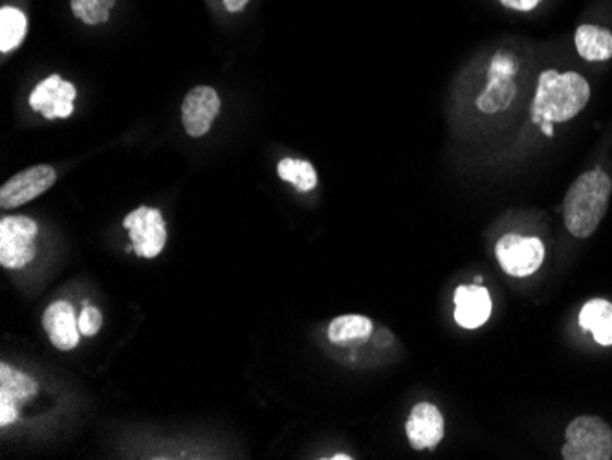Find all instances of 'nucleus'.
<instances>
[{
	"label": "nucleus",
	"instance_id": "nucleus-1",
	"mask_svg": "<svg viewBox=\"0 0 612 460\" xmlns=\"http://www.w3.org/2000/svg\"><path fill=\"white\" fill-rule=\"evenodd\" d=\"M590 86L584 75L576 72L560 74L556 70H544L539 75L538 91L532 103V121L563 123L573 120L589 103Z\"/></svg>",
	"mask_w": 612,
	"mask_h": 460
},
{
	"label": "nucleus",
	"instance_id": "nucleus-2",
	"mask_svg": "<svg viewBox=\"0 0 612 460\" xmlns=\"http://www.w3.org/2000/svg\"><path fill=\"white\" fill-rule=\"evenodd\" d=\"M612 182L601 169L589 170L568 189L563 216L568 232L578 239H589L607 213Z\"/></svg>",
	"mask_w": 612,
	"mask_h": 460
},
{
	"label": "nucleus",
	"instance_id": "nucleus-3",
	"mask_svg": "<svg viewBox=\"0 0 612 460\" xmlns=\"http://www.w3.org/2000/svg\"><path fill=\"white\" fill-rule=\"evenodd\" d=\"M565 460L612 459V429L600 416H578L565 432Z\"/></svg>",
	"mask_w": 612,
	"mask_h": 460
},
{
	"label": "nucleus",
	"instance_id": "nucleus-4",
	"mask_svg": "<svg viewBox=\"0 0 612 460\" xmlns=\"http://www.w3.org/2000/svg\"><path fill=\"white\" fill-rule=\"evenodd\" d=\"M39 227L28 216H4L0 221V264L17 270L34 261Z\"/></svg>",
	"mask_w": 612,
	"mask_h": 460
},
{
	"label": "nucleus",
	"instance_id": "nucleus-5",
	"mask_svg": "<svg viewBox=\"0 0 612 460\" xmlns=\"http://www.w3.org/2000/svg\"><path fill=\"white\" fill-rule=\"evenodd\" d=\"M516 74V57L508 51H497L487 69L486 91L482 92L476 99V107L481 113L497 114L510 107L517 92L516 83H514Z\"/></svg>",
	"mask_w": 612,
	"mask_h": 460
},
{
	"label": "nucleus",
	"instance_id": "nucleus-6",
	"mask_svg": "<svg viewBox=\"0 0 612 460\" xmlns=\"http://www.w3.org/2000/svg\"><path fill=\"white\" fill-rule=\"evenodd\" d=\"M495 256L501 268L511 278H528L538 272L544 259V246L538 237L505 235L497 243Z\"/></svg>",
	"mask_w": 612,
	"mask_h": 460
},
{
	"label": "nucleus",
	"instance_id": "nucleus-7",
	"mask_svg": "<svg viewBox=\"0 0 612 460\" xmlns=\"http://www.w3.org/2000/svg\"><path fill=\"white\" fill-rule=\"evenodd\" d=\"M123 226L129 229L134 251L143 259H154L164 250L167 229H165L164 216L158 210L142 205L126 216Z\"/></svg>",
	"mask_w": 612,
	"mask_h": 460
},
{
	"label": "nucleus",
	"instance_id": "nucleus-8",
	"mask_svg": "<svg viewBox=\"0 0 612 460\" xmlns=\"http://www.w3.org/2000/svg\"><path fill=\"white\" fill-rule=\"evenodd\" d=\"M56 169L50 165H35L10 178L0 189L2 210H12L46 193L56 184Z\"/></svg>",
	"mask_w": 612,
	"mask_h": 460
},
{
	"label": "nucleus",
	"instance_id": "nucleus-9",
	"mask_svg": "<svg viewBox=\"0 0 612 460\" xmlns=\"http://www.w3.org/2000/svg\"><path fill=\"white\" fill-rule=\"evenodd\" d=\"M221 113V97L211 86H197L189 92L181 105V123L189 137L208 134Z\"/></svg>",
	"mask_w": 612,
	"mask_h": 460
},
{
	"label": "nucleus",
	"instance_id": "nucleus-10",
	"mask_svg": "<svg viewBox=\"0 0 612 460\" xmlns=\"http://www.w3.org/2000/svg\"><path fill=\"white\" fill-rule=\"evenodd\" d=\"M75 86L61 80V75H50L40 81L30 96V105L35 113H40L46 120L69 118L74 113Z\"/></svg>",
	"mask_w": 612,
	"mask_h": 460
},
{
	"label": "nucleus",
	"instance_id": "nucleus-11",
	"mask_svg": "<svg viewBox=\"0 0 612 460\" xmlns=\"http://www.w3.org/2000/svg\"><path fill=\"white\" fill-rule=\"evenodd\" d=\"M405 435L413 449L437 448L444 438L443 413L429 402H420L409 415Z\"/></svg>",
	"mask_w": 612,
	"mask_h": 460
},
{
	"label": "nucleus",
	"instance_id": "nucleus-12",
	"mask_svg": "<svg viewBox=\"0 0 612 460\" xmlns=\"http://www.w3.org/2000/svg\"><path fill=\"white\" fill-rule=\"evenodd\" d=\"M455 321L462 329H479L492 316V297L481 284L459 286L455 291Z\"/></svg>",
	"mask_w": 612,
	"mask_h": 460
},
{
	"label": "nucleus",
	"instance_id": "nucleus-13",
	"mask_svg": "<svg viewBox=\"0 0 612 460\" xmlns=\"http://www.w3.org/2000/svg\"><path fill=\"white\" fill-rule=\"evenodd\" d=\"M43 325L54 347L59 351H72L78 347L81 335L80 319H75L74 308L70 303H51L43 316Z\"/></svg>",
	"mask_w": 612,
	"mask_h": 460
},
{
	"label": "nucleus",
	"instance_id": "nucleus-14",
	"mask_svg": "<svg viewBox=\"0 0 612 460\" xmlns=\"http://www.w3.org/2000/svg\"><path fill=\"white\" fill-rule=\"evenodd\" d=\"M581 329L595 335L596 343L603 347L612 345V303L605 299H590L579 312Z\"/></svg>",
	"mask_w": 612,
	"mask_h": 460
},
{
	"label": "nucleus",
	"instance_id": "nucleus-15",
	"mask_svg": "<svg viewBox=\"0 0 612 460\" xmlns=\"http://www.w3.org/2000/svg\"><path fill=\"white\" fill-rule=\"evenodd\" d=\"M39 392V384L32 376L19 373L10 365H0V402L15 405L24 404Z\"/></svg>",
	"mask_w": 612,
	"mask_h": 460
},
{
	"label": "nucleus",
	"instance_id": "nucleus-16",
	"mask_svg": "<svg viewBox=\"0 0 612 460\" xmlns=\"http://www.w3.org/2000/svg\"><path fill=\"white\" fill-rule=\"evenodd\" d=\"M576 48L585 61H609L612 57V34L600 26L584 24L576 30Z\"/></svg>",
	"mask_w": 612,
	"mask_h": 460
},
{
	"label": "nucleus",
	"instance_id": "nucleus-17",
	"mask_svg": "<svg viewBox=\"0 0 612 460\" xmlns=\"http://www.w3.org/2000/svg\"><path fill=\"white\" fill-rule=\"evenodd\" d=\"M373 334V321L365 316H340L329 325V340L338 345H349V343H360L369 340Z\"/></svg>",
	"mask_w": 612,
	"mask_h": 460
},
{
	"label": "nucleus",
	"instance_id": "nucleus-18",
	"mask_svg": "<svg viewBox=\"0 0 612 460\" xmlns=\"http://www.w3.org/2000/svg\"><path fill=\"white\" fill-rule=\"evenodd\" d=\"M28 32V19L17 8L7 7L0 10V51L17 50Z\"/></svg>",
	"mask_w": 612,
	"mask_h": 460
},
{
	"label": "nucleus",
	"instance_id": "nucleus-19",
	"mask_svg": "<svg viewBox=\"0 0 612 460\" xmlns=\"http://www.w3.org/2000/svg\"><path fill=\"white\" fill-rule=\"evenodd\" d=\"M279 177L284 182L294 184L301 193L313 191L318 186V173L306 160L284 158L278 165Z\"/></svg>",
	"mask_w": 612,
	"mask_h": 460
},
{
	"label": "nucleus",
	"instance_id": "nucleus-20",
	"mask_svg": "<svg viewBox=\"0 0 612 460\" xmlns=\"http://www.w3.org/2000/svg\"><path fill=\"white\" fill-rule=\"evenodd\" d=\"M116 0H70L75 17L85 24L107 23Z\"/></svg>",
	"mask_w": 612,
	"mask_h": 460
},
{
	"label": "nucleus",
	"instance_id": "nucleus-21",
	"mask_svg": "<svg viewBox=\"0 0 612 460\" xmlns=\"http://www.w3.org/2000/svg\"><path fill=\"white\" fill-rule=\"evenodd\" d=\"M102 312L94 307L83 308L80 316V330L83 335H96L102 329Z\"/></svg>",
	"mask_w": 612,
	"mask_h": 460
},
{
	"label": "nucleus",
	"instance_id": "nucleus-22",
	"mask_svg": "<svg viewBox=\"0 0 612 460\" xmlns=\"http://www.w3.org/2000/svg\"><path fill=\"white\" fill-rule=\"evenodd\" d=\"M501 2H503V7L517 10V12H532L541 0H501Z\"/></svg>",
	"mask_w": 612,
	"mask_h": 460
},
{
	"label": "nucleus",
	"instance_id": "nucleus-23",
	"mask_svg": "<svg viewBox=\"0 0 612 460\" xmlns=\"http://www.w3.org/2000/svg\"><path fill=\"white\" fill-rule=\"evenodd\" d=\"M248 2H250V0H222L224 8H226L227 12L232 13L243 12Z\"/></svg>",
	"mask_w": 612,
	"mask_h": 460
},
{
	"label": "nucleus",
	"instance_id": "nucleus-24",
	"mask_svg": "<svg viewBox=\"0 0 612 460\" xmlns=\"http://www.w3.org/2000/svg\"><path fill=\"white\" fill-rule=\"evenodd\" d=\"M541 129H543V132L544 134H546V137H554V129H552V123H541Z\"/></svg>",
	"mask_w": 612,
	"mask_h": 460
},
{
	"label": "nucleus",
	"instance_id": "nucleus-25",
	"mask_svg": "<svg viewBox=\"0 0 612 460\" xmlns=\"http://www.w3.org/2000/svg\"><path fill=\"white\" fill-rule=\"evenodd\" d=\"M332 459H352V457H346V455H336Z\"/></svg>",
	"mask_w": 612,
	"mask_h": 460
}]
</instances>
